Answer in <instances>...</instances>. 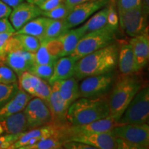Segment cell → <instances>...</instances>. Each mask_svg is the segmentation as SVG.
Segmentation results:
<instances>
[{"instance_id": "cell-1", "label": "cell", "mask_w": 149, "mask_h": 149, "mask_svg": "<svg viewBox=\"0 0 149 149\" xmlns=\"http://www.w3.org/2000/svg\"><path fill=\"white\" fill-rule=\"evenodd\" d=\"M119 46L117 43L84 56L76 61L74 77L81 80L89 76L114 71L117 66Z\"/></svg>"}, {"instance_id": "cell-2", "label": "cell", "mask_w": 149, "mask_h": 149, "mask_svg": "<svg viewBox=\"0 0 149 149\" xmlns=\"http://www.w3.org/2000/svg\"><path fill=\"white\" fill-rule=\"evenodd\" d=\"M136 74L137 72L117 76L110 91L108 97L109 116L116 122L137 92L144 86L142 79Z\"/></svg>"}, {"instance_id": "cell-3", "label": "cell", "mask_w": 149, "mask_h": 149, "mask_svg": "<svg viewBox=\"0 0 149 149\" xmlns=\"http://www.w3.org/2000/svg\"><path fill=\"white\" fill-rule=\"evenodd\" d=\"M109 116L107 96L95 98L79 97L70 104L67 120L70 125H81Z\"/></svg>"}, {"instance_id": "cell-4", "label": "cell", "mask_w": 149, "mask_h": 149, "mask_svg": "<svg viewBox=\"0 0 149 149\" xmlns=\"http://www.w3.org/2000/svg\"><path fill=\"white\" fill-rule=\"evenodd\" d=\"M119 149L149 148V126L144 124H118L111 130Z\"/></svg>"}, {"instance_id": "cell-5", "label": "cell", "mask_w": 149, "mask_h": 149, "mask_svg": "<svg viewBox=\"0 0 149 149\" xmlns=\"http://www.w3.org/2000/svg\"><path fill=\"white\" fill-rule=\"evenodd\" d=\"M117 30L109 26L86 33L80 39L70 56L77 61L84 56L97 51L114 42Z\"/></svg>"}, {"instance_id": "cell-6", "label": "cell", "mask_w": 149, "mask_h": 149, "mask_svg": "<svg viewBox=\"0 0 149 149\" xmlns=\"http://www.w3.org/2000/svg\"><path fill=\"white\" fill-rule=\"evenodd\" d=\"M149 87L143 86L130 101L120 118L118 124H148Z\"/></svg>"}, {"instance_id": "cell-7", "label": "cell", "mask_w": 149, "mask_h": 149, "mask_svg": "<svg viewBox=\"0 0 149 149\" xmlns=\"http://www.w3.org/2000/svg\"><path fill=\"white\" fill-rule=\"evenodd\" d=\"M117 125L116 120L110 116L81 125H70L68 124L61 127H57L58 131L57 137L62 139L65 143L68 139L77 136L110 132Z\"/></svg>"}, {"instance_id": "cell-8", "label": "cell", "mask_w": 149, "mask_h": 149, "mask_svg": "<svg viewBox=\"0 0 149 149\" xmlns=\"http://www.w3.org/2000/svg\"><path fill=\"white\" fill-rule=\"evenodd\" d=\"M115 78L116 75L114 71L84 78L79 83V97L95 98L107 96Z\"/></svg>"}, {"instance_id": "cell-9", "label": "cell", "mask_w": 149, "mask_h": 149, "mask_svg": "<svg viewBox=\"0 0 149 149\" xmlns=\"http://www.w3.org/2000/svg\"><path fill=\"white\" fill-rule=\"evenodd\" d=\"M148 16L140 5L131 10L118 13L119 23L128 36L136 37L148 31Z\"/></svg>"}, {"instance_id": "cell-10", "label": "cell", "mask_w": 149, "mask_h": 149, "mask_svg": "<svg viewBox=\"0 0 149 149\" xmlns=\"http://www.w3.org/2000/svg\"><path fill=\"white\" fill-rule=\"evenodd\" d=\"M111 0H91L74 6L72 10L64 19L68 29L81 25L95 13L109 4Z\"/></svg>"}, {"instance_id": "cell-11", "label": "cell", "mask_w": 149, "mask_h": 149, "mask_svg": "<svg viewBox=\"0 0 149 149\" xmlns=\"http://www.w3.org/2000/svg\"><path fill=\"white\" fill-rule=\"evenodd\" d=\"M23 112L30 129L51 124V114L49 108L46 102L40 98L31 99Z\"/></svg>"}, {"instance_id": "cell-12", "label": "cell", "mask_w": 149, "mask_h": 149, "mask_svg": "<svg viewBox=\"0 0 149 149\" xmlns=\"http://www.w3.org/2000/svg\"><path fill=\"white\" fill-rule=\"evenodd\" d=\"M57 126L48 124L28 130L10 146L9 149H21L22 147L31 145L37 141L49 137H56L57 135Z\"/></svg>"}, {"instance_id": "cell-13", "label": "cell", "mask_w": 149, "mask_h": 149, "mask_svg": "<svg viewBox=\"0 0 149 149\" xmlns=\"http://www.w3.org/2000/svg\"><path fill=\"white\" fill-rule=\"evenodd\" d=\"M46 104L51 114V124L61 127L69 124L67 120L68 107L59 95L58 89L55 84L51 85V95Z\"/></svg>"}, {"instance_id": "cell-14", "label": "cell", "mask_w": 149, "mask_h": 149, "mask_svg": "<svg viewBox=\"0 0 149 149\" xmlns=\"http://www.w3.org/2000/svg\"><path fill=\"white\" fill-rule=\"evenodd\" d=\"M42 10L37 5L23 1L13 8L9 15V19L17 31L31 20L42 15Z\"/></svg>"}, {"instance_id": "cell-15", "label": "cell", "mask_w": 149, "mask_h": 149, "mask_svg": "<svg viewBox=\"0 0 149 149\" xmlns=\"http://www.w3.org/2000/svg\"><path fill=\"white\" fill-rule=\"evenodd\" d=\"M40 48L34 53L35 64L55 65L59 58L61 45L57 37L40 42Z\"/></svg>"}, {"instance_id": "cell-16", "label": "cell", "mask_w": 149, "mask_h": 149, "mask_svg": "<svg viewBox=\"0 0 149 149\" xmlns=\"http://www.w3.org/2000/svg\"><path fill=\"white\" fill-rule=\"evenodd\" d=\"M3 63L19 76L24 72L28 71L35 64L34 53L23 50L9 52L3 58Z\"/></svg>"}, {"instance_id": "cell-17", "label": "cell", "mask_w": 149, "mask_h": 149, "mask_svg": "<svg viewBox=\"0 0 149 149\" xmlns=\"http://www.w3.org/2000/svg\"><path fill=\"white\" fill-rule=\"evenodd\" d=\"M68 141H77L93 146L95 149H116V139L111 131L106 133H96L74 137Z\"/></svg>"}, {"instance_id": "cell-18", "label": "cell", "mask_w": 149, "mask_h": 149, "mask_svg": "<svg viewBox=\"0 0 149 149\" xmlns=\"http://www.w3.org/2000/svg\"><path fill=\"white\" fill-rule=\"evenodd\" d=\"M118 46L117 66L120 73L129 74L140 71L136 63L135 56L130 43L125 41H121L118 44Z\"/></svg>"}, {"instance_id": "cell-19", "label": "cell", "mask_w": 149, "mask_h": 149, "mask_svg": "<svg viewBox=\"0 0 149 149\" xmlns=\"http://www.w3.org/2000/svg\"><path fill=\"white\" fill-rule=\"evenodd\" d=\"M133 49L134 56L139 70L148 64L149 59V37L148 31L133 37L129 41Z\"/></svg>"}, {"instance_id": "cell-20", "label": "cell", "mask_w": 149, "mask_h": 149, "mask_svg": "<svg viewBox=\"0 0 149 149\" xmlns=\"http://www.w3.org/2000/svg\"><path fill=\"white\" fill-rule=\"evenodd\" d=\"M76 61L70 55L59 57L54 65L53 74L48 81L49 84L73 77Z\"/></svg>"}, {"instance_id": "cell-21", "label": "cell", "mask_w": 149, "mask_h": 149, "mask_svg": "<svg viewBox=\"0 0 149 149\" xmlns=\"http://www.w3.org/2000/svg\"><path fill=\"white\" fill-rule=\"evenodd\" d=\"M32 98V95L22 89H19L15 95L0 108V121L3 120L11 115L23 111L28 102Z\"/></svg>"}, {"instance_id": "cell-22", "label": "cell", "mask_w": 149, "mask_h": 149, "mask_svg": "<svg viewBox=\"0 0 149 149\" xmlns=\"http://www.w3.org/2000/svg\"><path fill=\"white\" fill-rule=\"evenodd\" d=\"M86 34L82 26L70 29L57 37L61 45V51L59 57L70 55L75 49L80 39Z\"/></svg>"}, {"instance_id": "cell-23", "label": "cell", "mask_w": 149, "mask_h": 149, "mask_svg": "<svg viewBox=\"0 0 149 149\" xmlns=\"http://www.w3.org/2000/svg\"><path fill=\"white\" fill-rule=\"evenodd\" d=\"M57 86L59 95L68 107L72 102L79 98V80L71 77L65 80H61L54 82Z\"/></svg>"}, {"instance_id": "cell-24", "label": "cell", "mask_w": 149, "mask_h": 149, "mask_svg": "<svg viewBox=\"0 0 149 149\" xmlns=\"http://www.w3.org/2000/svg\"><path fill=\"white\" fill-rule=\"evenodd\" d=\"M3 132L6 134H17L25 133L30 130L26 117L22 111L18 112L13 115L0 121Z\"/></svg>"}, {"instance_id": "cell-25", "label": "cell", "mask_w": 149, "mask_h": 149, "mask_svg": "<svg viewBox=\"0 0 149 149\" xmlns=\"http://www.w3.org/2000/svg\"><path fill=\"white\" fill-rule=\"evenodd\" d=\"M49 20L50 18L42 15L37 17L26 24L19 30L15 31V33L32 35L37 37L41 42L45 33Z\"/></svg>"}, {"instance_id": "cell-26", "label": "cell", "mask_w": 149, "mask_h": 149, "mask_svg": "<svg viewBox=\"0 0 149 149\" xmlns=\"http://www.w3.org/2000/svg\"><path fill=\"white\" fill-rule=\"evenodd\" d=\"M109 13V7L106 6L95 13L91 16L86 23L81 26L84 30L85 33H89L91 31L102 29L107 26V16Z\"/></svg>"}, {"instance_id": "cell-27", "label": "cell", "mask_w": 149, "mask_h": 149, "mask_svg": "<svg viewBox=\"0 0 149 149\" xmlns=\"http://www.w3.org/2000/svg\"><path fill=\"white\" fill-rule=\"evenodd\" d=\"M64 19H50L45 33L42 41L51 40L60 36L68 31ZM41 41V42H42Z\"/></svg>"}, {"instance_id": "cell-28", "label": "cell", "mask_w": 149, "mask_h": 149, "mask_svg": "<svg viewBox=\"0 0 149 149\" xmlns=\"http://www.w3.org/2000/svg\"><path fill=\"white\" fill-rule=\"evenodd\" d=\"M13 35L17 40L19 46L21 50L35 53L40 48L41 42L36 37L26 34H17V33H14Z\"/></svg>"}, {"instance_id": "cell-29", "label": "cell", "mask_w": 149, "mask_h": 149, "mask_svg": "<svg viewBox=\"0 0 149 149\" xmlns=\"http://www.w3.org/2000/svg\"><path fill=\"white\" fill-rule=\"evenodd\" d=\"M19 77V87L20 89L33 96L34 90L40 79L29 71L24 72Z\"/></svg>"}, {"instance_id": "cell-30", "label": "cell", "mask_w": 149, "mask_h": 149, "mask_svg": "<svg viewBox=\"0 0 149 149\" xmlns=\"http://www.w3.org/2000/svg\"><path fill=\"white\" fill-rule=\"evenodd\" d=\"M64 141L56 137H49L35 144L22 147L21 149H59L63 148Z\"/></svg>"}, {"instance_id": "cell-31", "label": "cell", "mask_w": 149, "mask_h": 149, "mask_svg": "<svg viewBox=\"0 0 149 149\" xmlns=\"http://www.w3.org/2000/svg\"><path fill=\"white\" fill-rule=\"evenodd\" d=\"M72 8L68 6L64 1L51 10L42 11V15L52 19H64L69 15Z\"/></svg>"}, {"instance_id": "cell-32", "label": "cell", "mask_w": 149, "mask_h": 149, "mask_svg": "<svg viewBox=\"0 0 149 149\" xmlns=\"http://www.w3.org/2000/svg\"><path fill=\"white\" fill-rule=\"evenodd\" d=\"M53 70L54 65L34 64L28 71L40 79L48 81L53 74Z\"/></svg>"}, {"instance_id": "cell-33", "label": "cell", "mask_w": 149, "mask_h": 149, "mask_svg": "<svg viewBox=\"0 0 149 149\" xmlns=\"http://www.w3.org/2000/svg\"><path fill=\"white\" fill-rule=\"evenodd\" d=\"M19 87L17 83L12 84H0V108L15 95Z\"/></svg>"}, {"instance_id": "cell-34", "label": "cell", "mask_w": 149, "mask_h": 149, "mask_svg": "<svg viewBox=\"0 0 149 149\" xmlns=\"http://www.w3.org/2000/svg\"><path fill=\"white\" fill-rule=\"evenodd\" d=\"M51 93V86L47 81L40 79L39 83L35 87L33 97H38L44 101L46 103L49 100Z\"/></svg>"}, {"instance_id": "cell-35", "label": "cell", "mask_w": 149, "mask_h": 149, "mask_svg": "<svg viewBox=\"0 0 149 149\" xmlns=\"http://www.w3.org/2000/svg\"><path fill=\"white\" fill-rule=\"evenodd\" d=\"M15 83H17L15 72L6 65L0 64V84H12Z\"/></svg>"}, {"instance_id": "cell-36", "label": "cell", "mask_w": 149, "mask_h": 149, "mask_svg": "<svg viewBox=\"0 0 149 149\" xmlns=\"http://www.w3.org/2000/svg\"><path fill=\"white\" fill-rule=\"evenodd\" d=\"M109 13L107 16V25L111 26L113 29L117 30L119 25V17L117 10L115 7V5L113 1H110L109 3Z\"/></svg>"}, {"instance_id": "cell-37", "label": "cell", "mask_w": 149, "mask_h": 149, "mask_svg": "<svg viewBox=\"0 0 149 149\" xmlns=\"http://www.w3.org/2000/svg\"><path fill=\"white\" fill-rule=\"evenodd\" d=\"M141 0H117V13L131 10L139 6Z\"/></svg>"}, {"instance_id": "cell-38", "label": "cell", "mask_w": 149, "mask_h": 149, "mask_svg": "<svg viewBox=\"0 0 149 149\" xmlns=\"http://www.w3.org/2000/svg\"><path fill=\"white\" fill-rule=\"evenodd\" d=\"M13 34V33H0V58L2 59V60L6 55V46L7 42Z\"/></svg>"}, {"instance_id": "cell-39", "label": "cell", "mask_w": 149, "mask_h": 149, "mask_svg": "<svg viewBox=\"0 0 149 149\" xmlns=\"http://www.w3.org/2000/svg\"><path fill=\"white\" fill-rule=\"evenodd\" d=\"M63 148L67 149H95L93 146L77 141H67L63 145Z\"/></svg>"}, {"instance_id": "cell-40", "label": "cell", "mask_w": 149, "mask_h": 149, "mask_svg": "<svg viewBox=\"0 0 149 149\" xmlns=\"http://www.w3.org/2000/svg\"><path fill=\"white\" fill-rule=\"evenodd\" d=\"M15 30L8 18L0 19V33H15Z\"/></svg>"}, {"instance_id": "cell-41", "label": "cell", "mask_w": 149, "mask_h": 149, "mask_svg": "<svg viewBox=\"0 0 149 149\" xmlns=\"http://www.w3.org/2000/svg\"><path fill=\"white\" fill-rule=\"evenodd\" d=\"M64 1V0H45L44 2L39 5L38 7L42 11L48 10L57 6V5H59Z\"/></svg>"}, {"instance_id": "cell-42", "label": "cell", "mask_w": 149, "mask_h": 149, "mask_svg": "<svg viewBox=\"0 0 149 149\" xmlns=\"http://www.w3.org/2000/svg\"><path fill=\"white\" fill-rule=\"evenodd\" d=\"M11 11L12 8L0 0V19L8 18Z\"/></svg>"}, {"instance_id": "cell-43", "label": "cell", "mask_w": 149, "mask_h": 149, "mask_svg": "<svg viewBox=\"0 0 149 149\" xmlns=\"http://www.w3.org/2000/svg\"><path fill=\"white\" fill-rule=\"evenodd\" d=\"M23 133H24L17 134H6V135L3 136L0 135V145L2 144L3 142H4L5 141L7 140H11L15 142V141L23 135Z\"/></svg>"}, {"instance_id": "cell-44", "label": "cell", "mask_w": 149, "mask_h": 149, "mask_svg": "<svg viewBox=\"0 0 149 149\" xmlns=\"http://www.w3.org/2000/svg\"><path fill=\"white\" fill-rule=\"evenodd\" d=\"M91 1V0H64V3L68 6L73 8L74 6L79 4V3L86 2V1Z\"/></svg>"}, {"instance_id": "cell-45", "label": "cell", "mask_w": 149, "mask_h": 149, "mask_svg": "<svg viewBox=\"0 0 149 149\" xmlns=\"http://www.w3.org/2000/svg\"><path fill=\"white\" fill-rule=\"evenodd\" d=\"M3 2L6 3L7 5L11 7V8H15L17 6L23 2L24 0H1Z\"/></svg>"}, {"instance_id": "cell-46", "label": "cell", "mask_w": 149, "mask_h": 149, "mask_svg": "<svg viewBox=\"0 0 149 149\" xmlns=\"http://www.w3.org/2000/svg\"><path fill=\"white\" fill-rule=\"evenodd\" d=\"M141 8L147 15L149 13V0H141Z\"/></svg>"}, {"instance_id": "cell-47", "label": "cell", "mask_w": 149, "mask_h": 149, "mask_svg": "<svg viewBox=\"0 0 149 149\" xmlns=\"http://www.w3.org/2000/svg\"><path fill=\"white\" fill-rule=\"evenodd\" d=\"M44 1H45V0H26L27 2L33 3V4H35V5H37V6H38L40 4H41L42 3L44 2Z\"/></svg>"}, {"instance_id": "cell-48", "label": "cell", "mask_w": 149, "mask_h": 149, "mask_svg": "<svg viewBox=\"0 0 149 149\" xmlns=\"http://www.w3.org/2000/svg\"><path fill=\"white\" fill-rule=\"evenodd\" d=\"M4 133V132H3V127H2V126H1V122H0V135H2V134Z\"/></svg>"}, {"instance_id": "cell-49", "label": "cell", "mask_w": 149, "mask_h": 149, "mask_svg": "<svg viewBox=\"0 0 149 149\" xmlns=\"http://www.w3.org/2000/svg\"><path fill=\"white\" fill-rule=\"evenodd\" d=\"M0 64H3V60L1 58H0Z\"/></svg>"}]
</instances>
